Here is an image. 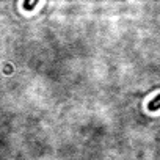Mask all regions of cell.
<instances>
[{
	"label": "cell",
	"mask_w": 160,
	"mask_h": 160,
	"mask_svg": "<svg viewBox=\"0 0 160 160\" xmlns=\"http://www.w3.org/2000/svg\"><path fill=\"white\" fill-rule=\"evenodd\" d=\"M158 107H160V96H157V98L149 104V110H151V112H154V110H157Z\"/></svg>",
	"instance_id": "1"
}]
</instances>
